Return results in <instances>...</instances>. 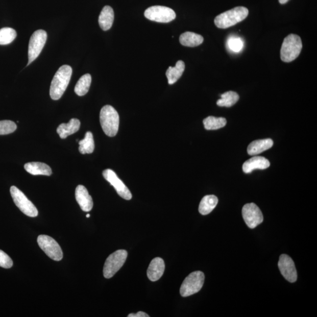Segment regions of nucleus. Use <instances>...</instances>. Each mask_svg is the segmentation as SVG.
<instances>
[{
  "instance_id": "obj_1",
  "label": "nucleus",
  "mask_w": 317,
  "mask_h": 317,
  "mask_svg": "<svg viewBox=\"0 0 317 317\" xmlns=\"http://www.w3.org/2000/svg\"><path fill=\"white\" fill-rule=\"evenodd\" d=\"M72 74V68L64 65L58 69L51 84L50 94L53 100H58L63 95Z\"/></svg>"
},
{
  "instance_id": "obj_2",
  "label": "nucleus",
  "mask_w": 317,
  "mask_h": 317,
  "mask_svg": "<svg viewBox=\"0 0 317 317\" xmlns=\"http://www.w3.org/2000/svg\"><path fill=\"white\" fill-rule=\"evenodd\" d=\"M249 10L245 7H237L224 12L214 19V23L219 29H226L237 25L248 16Z\"/></svg>"
},
{
  "instance_id": "obj_3",
  "label": "nucleus",
  "mask_w": 317,
  "mask_h": 317,
  "mask_svg": "<svg viewBox=\"0 0 317 317\" xmlns=\"http://www.w3.org/2000/svg\"><path fill=\"white\" fill-rule=\"evenodd\" d=\"M100 123L106 135L110 137L115 136L119 129L118 113L112 106H104L100 112Z\"/></svg>"
},
{
  "instance_id": "obj_4",
  "label": "nucleus",
  "mask_w": 317,
  "mask_h": 317,
  "mask_svg": "<svg viewBox=\"0 0 317 317\" xmlns=\"http://www.w3.org/2000/svg\"><path fill=\"white\" fill-rule=\"evenodd\" d=\"M303 48L302 41L299 35L289 34L284 38L281 48V60L290 62L299 56Z\"/></svg>"
},
{
  "instance_id": "obj_5",
  "label": "nucleus",
  "mask_w": 317,
  "mask_h": 317,
  "mask_svg": "<svg viewBox=\"0 0 317 317\" xmlns=\"http://www.w3.org/2000/svg\"><path fill=\"white\" fill-rule=\"evenodd\" d=\"M128 252L125 250H117L106 260L103 273L106 279H111L123 267L127 260Z\"/></svg>"
},
{
  "instance_id": "obj_6",
  "label": "nucleus",
  "mask_w": 317,
  "mask_h": 317,
  "mask_svg": "<svg viewBox=\"0 0 317 317\" xmlns=\"http://www.w3.org/2000/svg\"><path fill=\"white\" fill-rule=\"evenodd\" d=\"M205 281V275L202 272L191 273L183 281L180 292L183 297H189L198 292Z\"/></svg>"
},
{
  "instance_id": "obj_7",
  "label": "nucleus",
  "mask_w": 317,
  "mask_h": 317,
  "mask_svg": "<svg viewBox=\"0 0 317 317\" xmlns=\"http://www.w3.org/2000/svg\"><path fill=\"white\" fill-rule=\"evenodd\" d=\"M10 193L15 205L23 214L31 217L38 216V212L36 207L17 187L11 186Z\"/></svg>"
},
{
  "instance_id": "obj_8",
  "label": "nucleus",
  "mask_w": 317,
  "mask_h": 317,
  "mask_svg": "<svg viewBox=\"0 0 317 317\" xmlns=\"http://www.w3.org/2000/svg\"><path fill=\"white\" fill-rule=\"evenodd\" d=\"M144 15L150 20L162 23L173 21L176 16L175 12L170 8L160 6L148 8Z\"/></svg>"
},
{
  "instance_id": "obj_9",
  "label": "nucleus",
  "mask_w": 317,
  "mask_h": 317,
  "mask_svg": "<svg viewBox=\"0 0 317 317\" xmlns=\"http://www.w3.org/2000/svg\"><path fill=\"white\" fill-rule=\"evenodd\" d=\"M37 242L40 248L47 256L55 261H60L63 257L61 247L58 242L46 235H40L37 238Z\"/></svg>"
},
{
  "instance_id": "obj_10",
  "label": "nucleus",
  "mask_w": 317,
  "mask_h": 317,
  "mask_svg": "<svg viewBox=\"0 0 317 317\" xmlns=\"http://www.w3.org/2000/svg\"><path fill=\"white\" fill-rule=\"evenodd\" d=\"M47 34L44 30L35 31L31 37L29 45L28 65L39 56L45 44Z\"/></svg>"
},
{
  "instance_id": "obj_11",
  "label": "nucleus",
  "mask_w": 317,
  "mask_h": 317,
  "mask_svg": "<svg viewBox=\"0 0 317 317\" xmlns=\"http://www.w3.org/2000/svg\"><path fill=\"white\" fill-rule=\"evenodd\" d=\"M244 221L249 228L254 229L263 222V215L261 211L253 203L245 205L242 209Z\"/></svg>"
},
{
  "instance_id": "obj_12",
  "label": "nucleus",
  "mask_w": 317,
  "mask_h": 317,
  "mask_svg": "<svg viewBox=\"0 0 317 317\" xmlns=\"http://www.w3.org/2000/svg\"><path fill=\"white\" fill-rule=\"evenodd\" d=\"M103 175L104 178L115 188L116 192L121 198L127 201L132 199V195L130 190L118 178L115 172L111 169H106L103 172Z\"/></svg>"
},
{
  "instance_id": "obj_13",
  "label": "nucleus",
  "mask_w": 317,
  "mask_h": 317,
  "mask_svg": "<svg viewBox=\"0 0 317 317\" xmlns=\"http://www.w3.org/2000/svg\"><path fill=\"white\" fill-rule=\"evenodd\" d=\"M281 274L289 283H295L297 280V273L292 258L287 254H282L279 261Z\"/></svg>"
},
{
  "instance_id": "obj_14",
  "label": "nucleus",
  "mask_w": 317,
  "mask_h": 317,
  "mask_svg": "<svg viewBox=\"0 0 317 317\" xmlns=\"http://www.w3.org/2000/svg\"><path fill=\"white\" fill-rule=\"evenodd\" d=\"M76 198L82 210L88 212L92 209L93 205L92 199L85 186L79 185L77 187Z\"/></svg>"
},
{
  "instance_id": "obj_15",
  "label": "nucleus",
  "mask_w": 317,
  "mask_h": 317,
  "mask_svg": "<svg viewBox=\"0 0 317 317\" xmlns=\"http://www.w3.org/2000/svg\"><path fill=\"white\" fill-rule=\"evenodd\" d=\"M164 269H165V264L162 258H155L151 262L148 269V279L152 281L159 280L163 275Z\"/></svg>"
},
{
  "instance_id": "obj_16",
  "label": "nucleus",
  "mask_w": 317,
  "mask_h": 317,
  "mask_svg": "<svg viewBox=\"0 0 317 317\" xmlns=\"http://www.w3.org/2000/svg\"><path fill=\"white\" fill-rule=\"evenodd\" d=\"M270 166L267 159L262 156H254L246 161L242 165V170L246 174H250L254 170L267 169Z\"/></svg>"
},
{
  "instance_id": "obj_17",
  "label": "nucleus",
  "mask_w": 317,
  "mask_h": 317,
  "mask_svg": "<svg viewBox=\"0 0 317 317\" xmlns=\"http://www.w3.org/2000/svg\"><path fill=\"white\" fill-rule=\"evenodd\" d=\"M80 121L73 118L68 124H62L57 128V133L61 139H66L70 135L75 134L80 128Z\"/></svg>"
},
{
  "instance_id": "obj_18",
  "label": "nucleus",
  "mask_w": 317,
  "mask_h": 317,
  "mask_svg": "<svg viewBox=\"0 0 317 317\" xmlns=\"http://www.w3.org/2000/svg\"><path fill=\"white\" fill-rule=\"evenodd\" d=\"M273 146V141L271 139L256 140L249 144L248 152L249 155H257L269 150Z\"/></svg>"
},
{
  "instance_id": "obj_19",
  "label": "nucleus",
  "mask_w": 317,
  "mask_h": 317,
  "mask_svg": "<svg viewBox=\"0 0 317 317\" xmlns=\"http://www.w3.org/2000/svg\"><path fill=\"white\" fill-rule=\"evenodd\" d=\"M114 20V12L110 6H105L100 15L99 22L102 30L108 31L112 26Z\"/></svg>"
},
{
  "instance_id": "obj_20",
  "label": "nucleus",
  "mask_w": 317,
  "mask_h": 317,
  "mask_svg": "<svg viewBox=\"0 0 317 317\" xmlns=\"http://www.w3.org/2000/svg\"><path fill=\"white\" fill-rule=\"evenodd\" d=\"M25 168L27 172L33 175L50 176L52 174L51 167L44 163H27L25 164Z\"/></svg>"
},
{
  "instance_id": "obj_21",
  "label": "nucleus",
  "mask_w": 317,
  "mask_h": 317,
  "mask_svg": "<svg viewBox=\"0 0 317 317\" xmlns=\"http://www.w3.org/2000/svg\"><path fill=\"white\" fill-rule=\"evenodd\" d=\"M185 69V62L181 60L176 62L175 67L169 66L166 73L168 83H169V85H172L177 82L179 78L183 75Z\"/></svg>"
},
{
  "instance_id": "obj_22",
  "label": "nucleus",
  "mask_w": 317,
  "mask_h": 317,
  "mask_svg": "<svg viewBox=\"0 0 317 317\" xmlns=\"http://www.w3.org/2000/svg\"><path fill=\"white\" fill-rule=\"evenodd\" d=\"M179 41L183 46L195 47L202 44L204 39L201 35L187 31L180 36Z\"/></svg>"
},
{
  "instance_id": "obj_23",
  "label": "nucleus",
  "mask_w": 317,
  "mask_h": 317,
  "mask_svg": "<svg viewBox=\"0 0 317 317\" xmlns=\"http://www.w3.org/2000/svg\"><path fill=\"white\" fill-rule=\"evenodd\" d=\"M218 198L214 195H207L202 199L199 207V213L202 215L209 214L216 207Z\"/></svg>"
},
{
  "instance_id": "obj_24",
  "label": "nucleus",
  "mask_w": 317,
  "mask_h": 317,
  "mask_svg": "<svg viewBox=\"0 0 317 317\" xmlns=\"http://www.w3.org/2000/svg\"><path fill=\"white\" fill-rule=\"evenodd\" d=\"M92 78L89 74H85L78 81L74 91L78 96H84L89 91L91 86Z\"/></svg>"
},
{
  "instance_id": "obj_25",
  "label": "nucleus",
  "mask_w": 317,
  "mask_h": 317,
  "mask_svg": "<svg viewBox=\"0 0 317 317\" xmlns=\"http://www.w3.org/2000/svg\"><path fill=\"white\" fill-rule=\"evenodd\" d=\"M79 151L81 154H90L95 149L93 135L91 132L86 133L85 138L79 142Z\"/></svg>"
},
{
  "instance_id": "obj_26",
  "label": "nucleus",
  "mask_w": 317,
  "mask_h": 317,
  "mask_svg": "<svg viewBox=\"0 0 317 317\" xmlns=\"http://www.w3.org/2000/svg\"><path fill=\"white\" fill-rule=\"evenodd\" d=\"M227 120L225 117L209 116L203 120V124L207 130H216L226 126Z\"/></svg>"
},
{
  "instance_id": "obj_27",
  "label": "nucleus",
  "mask_w": 317,
  "mask_h": 317,
  "mask_svg": "<svg viewBox=\"0 0 317 317\" xmlns=\"http://www.w3.org/2000/svg\"><path fill=\"white\" fill-rule=\"evenodd\" d=\"M239 100V96L233 91L226 92L221 95V99L217 101L219 107H231Z\"/></svg>"
},
{
  "instance_id": "obj_28",
  "label": "nucleus",
  "mask_w": 317,
  "mask_h": 317,
  "mask_svg": "<svg viewBox=\"0 0 317 317\" xmlns=\"http://www.w3.org/2000/svg\"><path fill=\"white\" fill-rule=\"evenodd\" d=\"M17 37V33L13 29L5 27L0 29V45H8Z\"/></svg>"
},
{
  "instance_id": "obj_29",
  "label": "nucleus",
  "mask_w": 317,
  "mask_h": 317,
  "mask_svg": "<svg viewBox=\"0 0 317 317\" xmlns=\"http://www.w3.org/2000/svg\"><path fill=\"white\" fill-rule=\"evenodd\" d=\"M17 128V125L13 121H0V135L10 134L16 130Z\"/></svg>"
},
{
  "instance_id": "obj_30",
  "label": "nucleus",
  "mask_w": 317,
  "mask_h": 317,
  "mask_svg": "<svg viewBox=\"0 0 317 317\" xmlns=\"http://www.w3.org/2000/svg\"><path fill=\"white\" fill-rule=\"evenodd\" d=\"M228 46L232 52L239 53L243 48L244 42L239 37H231L228 41Z\"/></svg>"
},
{
  "instance_id": "obj_31",
  "label": "nucleus",
  "mask_w": 317,
  "mask_h": 317,
  "mask_svg": "<svg viewBox=\"0 0 317 317\" xmlns=\"http://www.w3.org/2000/svg\"><path fill=\"white\" fill-rule=\"evenodd\" d=\"M13 265V261L7 254L0 250V267L10 269Z\"/></svg>"
},
{
  "instance_id": "obj_32",
  "label": "nucleus",
  "mask_w": 317,
  "mask_h": 317,
  "mask_svg": "<svg viewBox=\"0 0 317 317\" xmlns=\"http://www.w3.org/2000/svg\"><path fill=\"white\" fill-rule=\"evenodd\" d=\"M128 317H149L150 315H148L147 313L139 311L138 312L136 313V314H130L128 315Z\"/></svg>"
},
{
  "instance_id": "obj_33",
  "label": "nucleus",
  "mask_w": 317,
  "mask_h": 317,
  "mask_svg": "<svg viewBox=\"0 0 317 317\" xmlns=\"http://www.w3.org/2000/svg\"><path fill=\"white\" fill-rule=\"evenodd\" d=\"M279 1L281 5H284V4L287 3L289 0H279Z\"/></svg>"
},
{
  "instance_id": "obj_34",
  "label": "nucleus",
  "mask_w": 317,
  "mask_h": 317,
  "mask_svg": "<svg viewBox=\"0 0 317 317\" xmlns=\"http://www.w3.org/2000/svg\"><path fill=\"white\" fill-rule=\"evenodd\" d=\"M89 217H90V214H88L87 215V218H89Z\"/></svg>"
}]
</instances>
